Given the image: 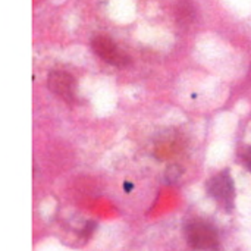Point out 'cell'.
<instances>
[{"label": "cell", "mask_w": 251, "mask_h": 251, "mask_svg": "<svg viewBox=\"0 0 251 251\" xmlns=\"http://www.w3.org/2000/svg\"><path fill=\"white\" fill-rule=\"evenodd\" d=\"M207 190H209V194L216 201H219L222 206H225L226 209L232 207L234 197H235V188H234L231 174L228 171H224L219 175H216L215 178H212L210 182L207 184Z\"/></svg>", "instance_id": "cell-2"}, {"label": "cell", "mask_w": 251, "mask_h": 251, "mask_svg": "<svg viewBox=\"0 0 251 251\" xmlns=\"http://www.w3.org/2000/svg\"><path fill=\"white\" fill-rule=\"evenodd\" d=\"M49 90L65 101H74L76 94L75 78L65 71H51L47 78Z\"/></svg>", "instance_id": "cell-4"}, {"label": "cell", "mask_w": 251, "mask_h": 251, "mask_svg": "<svg viewBox=\"0 0 251 251\" xmlns=\"http://www.w3.org/2000/svg\"><path fill=\"white\" fill-rule=\"evenodd\" d=\"M244 159H246V163H247V166H249V169L251 171V149H249V151L246 153V156H244Z\"/></svg>", "instance_id": "cell-6"}, {"label": "cell", "mask_w": 251, "mask_h": 251, "mask_svg": "<svg viewBox=\"0 0 251 251\" xmlns=\"http://www.w3.org/2000/svg\"><path fill=\"white\" fill-rule=\"evenodd\" d=\"M181 174H182V168L178 165H172L166 171V178H168V181H176L181 176Z\"/></svg>", "instance_id": "cell-5"}, {"label": "cell", "mask_w": 251, "mask_h": 251, "mask_svg": "<svg viewBox=\"0 0 251 251\" xmlns=\"http://www.w3.org/2000/svg\"><path fill=\"white\" fill-rule=\"evenodd\" d=\"M91 47L100 59L113 66H125L129 62L128 56H125L113 43V40L106 35H96L91 40Z\"/></svg>", "instance_id": "cell-3"}, {"label": "cell", "mask_w": 251, "mask_h": 251, "mask_svg": "<svg viewBox=\"0 0 251 251\" xmlns=\"http://www.w3.org/2000/svg\"><path fill=\"white\" fill-rule=\"evenodd\" d=\"M187 240L188 244L196 250H215L219 246V240L215 228L201 221L188 225Z\"/></svg>", "instance_id": "cell-1"}]
</instances>
